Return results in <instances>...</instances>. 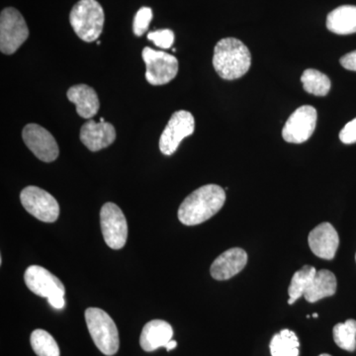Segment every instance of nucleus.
<instances>
[{
	"label": "nucleus",
	"mask_w": 356,
	"mask_h": 356,
	"mask_svg": "<svg viewBox=\"0 0 356 356\" xmlns=\"http://www.w3.org/2000/svg\"><path fill=\"white\" fill-rule=\"evenodd\" d=\"M226 193L221 186L207 184L192 192L178 209V219L186 226H196L207 221L222 209Z\"/></svg>",
	"instance_id": "f257e3e1"
},
{
	"label": "nucleus",
	"mask_w": 356,
	"mask_h": 356,
	"mask_svg": "<svg viewBox=\"0 0 356 356\" xmlns=\"http://www.w3.org/2000/svg\"><path fill=\"white\" fill-rule=\"evenodd\" d=\"M250 65V51L242 41L225 38L218 42L214 49L213 67L222 79L227 81L240 79L247 74Z\"/></svg>",
	"instance_id": "f03ea898"
},
{
	"label": "nucleus",
	"mask_w": 356,
	"mask_h": 356,
	"mask_svg": "<svg viewBox=\"0 0 356 356\" xmlns=\"http://www.w3.org/2000/svg\"><path fill=\"white\" fill-rule=\"evenodd\" d=\"M70 22L77 36L90 43L102 35L104 11L96 0H79L70 11Z\"/></svg>",
	"instance_id": "7ed1b4c3"
},
{
	"label": "nucleus",
	"mask_w": 356,
	"mask_h": 356,
	"mask_svg": "<svg viewBox=\"0 0 356 356\" xmlns=\"http://www.w3.org/2000/svg\"><path fill=\"white\" fill-rule=\"evenodd\" d=\"M86 322L98 350L107 356L117 353L120 344L118 330L108 314L99 308L86 309Z\"/></svg>",
	"instance_id": "20e7f679"
},
{
	"label": "nucleus",
	"mask_w": 356,
	"mask_h": 356,
	"mask_svg": "<svg viewBox=\"0 0 356 356\" xmlns=\"http://www.w3.org/2000/svg\"><path fill=\"white\" fill-rule=\"evenodd\" d=\"M29 36L26 21L17 9H3L0 15V51L13 55Z\"/></svg>",
	"instance_id": "39448f33"
},
{
	"label": "nucleus",
	"mask_w": 356,
	"mask_h": 356,
	"mask_svg": "<svg viewBox=\"0 0 356 356\" xmlns=\"http://www.w3.org/2000/svg\"><path fill=\"white\" fill-rule=\"evenodd\" d=\"M142 57L146 64L147 83L152 86H163L177 76L178 60L175 56L146 47Z\"/></svg>",
	"instance_id": "423d86ee"
},
{
	"label": "nucleus",
	"mask_w": 356,
	"mask_h": 356,
	"mask_svg": "<svg viewBox=\"0 0 356 356\" xmlns=\"http://www.w3.org/2000/svg\"><path fill=\"white\" fill-rule=\"evenodd\" d=\"M100 225L105 243L113 250H120L128 238V224L125 215L116 204L108 202L100 211Z\"/></svg>",
	"instance_id": "0eeeda50"
},
{
	"label": "nucleus",
	"mask_w": 356,
	"mask_h": 356,
	"mask_svg": "<svg viewBox=\"0 0 356 356\" xmlns=\"http://www.w3.org/2000/svg\"><path fill=\"white\" fill-rule=\"evenodd\" d=\"M23 207L40 221L54 222L60 215V205L54 196L37 186L25 187L20 194Z\"/></svg>",
	"instance_id": "6e6552de"
},
{
	"label": "nucleus",
	"mask_w": 356,
	"mask_h": 356,
	"mask_svg": "<svg viewBox=\"0 0 356 356\" xmlns=\"http://www.w3.org/2000/svg\"><path fill=\"white\" fill-rule=\"evenodd\" d=\"M195 130V120L191 112L179 110L170 117L168 125L159 139V149L165 156H172L180 143Z\"/></svg>",
	"instance_id": "1a4fd4ad"
},
{
	"label": "nucleus",
	"mask_w": 356,
	"mask_h": 356,
	"mask_svg": "<svg viewBox=\"0 0 356 356\" xmlns=\"http://www.w3.org/2000/svg\"><path fill=\"white\" fill-rule=\"evenodd\" d=\"M317 110L309 105L299 107L288 118L282 130L283 139L287 143L302 144L307 142L316 129Z\"/></svg>",
	"instance_id": "9d476101"
},
{
	"label": "nucleus",
	"mask_w": 356,
	"mask_h": 356,
	"mask_svg": "<svg viewBox=\"0 0 356 356\" xmlns=\"http://www.w3.org/2000/svg\"><path fill=\"white\" fill-rule=\"evenodd\" d=\"M26 146L40 161L51 163L58 159L60 149L54 136L38 124H28L23 129Z\"/></svg>",
	"instance_id": "9b49d317"
},
{
	"label": "nucleus",
	"mask_w": 356,
	"mask_h": 356,
	"mask_svg": "<svg viewBox=\"0 0 356 356\" xmlns=\"http://www.w3.org/2000/svg\"><path fill=\"white\" fill-rule=\"evenodd\" d=\"M26 286L34 294L44 298L64 296L65 289L62 281L44 267L31 266L26 269L24 274Z\"/></svg>",
	"instance_id": "f8f14e48"
},
{
	"label": "nucleus",
	"mask_w": 356,
	"mask_h": 356,
	"mask_svg": "<svg viewBox=\"0 0 356 356\" xmlns=\"http://www.w3.org/2000/svg\"><path fill=\"white\" fill-rule=\"evenodd\" d=\"M309 247L318 257L332 261L339 245V234L330 222H322L312 229L308 236Z\"/></svg>",
	"instance_id": "ddd939ff"
},
{
	"label": "nucleus",
	"mask_w": 356,
	"mask_h": 356,
	"mask_svg": "<svg viewBox=\"0 0 356 356\" xmlns=\"http://www.w3.org/2000/svg\"><path fill=\"white\" fill-rule=\"evenodd\" d=\"M248 264V254L241 248H233L222 252L211 266L210 273L214 280H231L241 273Z\"/></svg>",
	"instance_id": "4468645a"
},
{
	"label": "nucleus",
	"mask_w": 356,
	"mask_h": 356,
	"mask_svg": "<svg viewBox=\"0 0 356 356\" xmlns=\"http://www.w3.org/2000/svg\"><path fill=\"white\" fill-rule=\"evenodd\" d=\"M116 140V130L108 122L89 120L81 130V143L89 151L98 152L109 147Z\"/></svg>",
	"instance_id": "2eb2a0df"
},
{
	"label": "nucleus",
	"mask_w": 356,
	"mask_h": 356,
	"mask_svg": "<svg viewBox=\"0 0 356 356\" xmlns=\"http://www.w3.org/2000/svg\"><path fill=\"white\" fill-rule=\"evenodd\" d=\"M173 330L172 325L163 320H153L145 325L140 337V348L152 353L159 348H165L172 341Z\"/></svg>",
	"instance_id": "dca6fc26"
},
{
	"label": "nucleus",
	"mask_w": 356,
	"mask_h": 356,
	"mask_svg": "<svg viewBox=\"0 0 356 356\" xmlns=\"http://www.w3.org/2000/svg\"><path fill=\"white\" fill-rule=\"evenodd\" d=\"M67 99L76 106L81 118L90 119L97 114L100 103L95 89L86 84H77L67 90Z\"/></svg>",
	"instance_id": "f3484780"
},
{
	"label": "nucleus",
	"mask_w": 356,
	"mask_h": 356,
	"mask_svg": "<svg viewBox=\"0 0 356 356\" xmlns=\"http://www.w3.org/2000/svg\"><path fill=\"white\" fill-rule=\"evenodd\" d=\"M337 287L336 275L327 269H321L311 280L304 294V298L309 303H316L327 297L334 296Z\"/></svg>",
	"instance_id": "a211bd4d"
},
{
	"label": "nucleus",
	"mask_w": 356,
	"mask_h": 356,
	"mask_svg": "<svg viewBox=\"0 0 356 356\" xmlns=\"http://www.w3.org/2000/svg\"><path fill=\"white\" fill-rule=\"evenodd\" d=\"M327 27L337 35H350L356 33V6H343L329 13Z\"/></svg>",
	"instance_id": "6ab92c4d"
},
{
	"label": "nucleus",
	"mask_w": 356,
	"mask_h": 356,
	"mask_svg": "<svg viewBox=\"0 0 356 356\" xmlns=\"http://www.w3.org/2000/svg\"><path fill=\"white\" fill-rule=\"evenodd\" d=\"M299 346L298 337L287 329L274 334L269 344L273 356H299Z\"/></svg>",
	"instance_id": "aec40b11"
},
{
	"label": "nucleus",
	"mask_w": 356,
	"mask_h": 356,
	"mask_svg": "<svg viewBox=\"0 0 356 356\" xmlns=\"http://www.w3.org/2000/svg\"><path fill=\"white\" fill-rule=\"evenodd\" d=\"M316 273H317V269L310 266H303L300 270L295 273L291 283H290V286L288 288V295H289L288 304L289 305H292L297 300L304 296L307 288H308Z\"/></svg>",
	"instance_id": "412c9836"
},
{
	"label": "nucleus",
	"mask_w": 356,
	"mask_h": 356,
	"mask_svg": "<svg viewBox=\"0 0 356 356\" xmlns=\"http://www.w3.org/2000/svg\"><path fill=\"white\" fill-rule=\"evenodd\" d=\"M303 88L307 92L316 96H325L331 90L329 77L317 70L309 69L301 76Z\"/></svg>",
	"instance_id": "4be33fe9"
},
{
	"label": "nucleus",
	"mask_w": 356,
	"mask_h": 356,
	"mask_svg": "<svg viewBox=\"0 0 356 356\" xmlns=\"http://www.w3.org/2000/svg\"><path fill=\"white\" fill-rule=\"evenodd\" d=\"M332 336L339 348L353 353L356 350V321L350 318L337 324L332 330Z\"/></svg>",
	"instance_id": "5701e85b"
},
{
	"label": "nucleus",
	"mask_w": 356,
	"mask_h": 356,
	"mask_svg": "<svg viewBox=\"0 0 356 356\" xmlns=\"http://www.w3.org/2000/svg\"><path fill=\"white\" fill-rule=\"evenodd\" d=\"M30 343L34 353L38 356H60L57 341L48 332L36 330L32 332Z\"/></svg>",
	"instance_id": "b1692460"
},
{
	"label": "nucleus",
	"mask_w": 356,
	"mask_h": 356,
	"mask_svg": "<svg viewBox=\"0 0 356 356\" xmlns=\"http://www.w3.org/2000/svg\"><path fill=\"white\" fill-rule=\"evenodd\" d=\"M153 19V10L149 7H142L134 18L133 31L136 36H143L147 32Z\"/></svg>",
	"instance_id": "393cba45"
},
{
	"label": "nucleus",
	"mask_w": 356,
	"mask_h": 356,
	"mask_svg": "<svg viewBox=\"0 0 356 356\" xmlns=\"http://www.w3.org/2000/svg\"><path fill=\"white\" fill-rule=\"evenodd\" d=\"M147 39L154 42V44L159 48L170 49L175 42V34L172 30H158V31L149 33Z\"/></svg>",
	"instance_id": "a878e982"
},
{
	"label": "nucleus",
	"mask_w": 356,
	"mask_h": 356,
	"mask_svg": "<svg viewBox=\"0 0 356 356\" xmlns=\"http://www.w3.org/2000/svg\"><path fill=\"white\" fill-rule=\"evenodd\" d=\"M339 139L346 145L356 143V118L344 126L339 133Z\"/></svg>",
	"instance_id": "bb28decb"
},
{
	"label": "nucleus",
	"mask_w": 356,
	"mask_h": 356,
	"mask_svg": "<svg viewBox=\"0 0 356 356\" xmlns=\"http://www.w3.org/2000/svg\"><path fill=\"white\" fill-rule=\"evenodd\" d=\"M339 62H341V65H343L344 69L356 72V51L346 54L341 58Z\"/></svg>",
	"instance_id": "cd10ccee"
},
{
	"label": "nucleus",
	"mask_w": 356,
	"mask_h": 356,
	"mask_svg": "<svg viewBox=\"0 0 356 356\" xmlns=\"http://www.w3.org/2000/svg\"><path fill=\"white\" fill-rule=\"evenodd\" d=\"M48 301L49 304L55 309H63L65 305L64 296L53 297V298L48 299Z\"/></svg>",
	"instance_id": "c85d7f7f"
},
{
	"label": "nucleus",
	"mask_w": 356,
	"mask_h": 356,
	"mask_svg": "<svg viewBox=\"0 0 356 356\" xmlns=\"http://www.w3.org/2000/svg\"><path fill=\"white\" fill-rule=\"evenodd\" d=\"M177 341H172H172H170V343L166 344V346H165L166 350L170 351V350H175V348H177Z\"/></svg>",
	"instance_id": "c756f323"
},
{
	"label": "nucleus",
	"mask_w": 356,
	"mask_h": 356,
	"mask_svg": "<svg viewBox=\"0 0 356 356\" xmlns=\"http://www.w3.org/2000/svg\"><path fill=\"white\" fill-rule=\"evenodd\" d=\"M318 356H332V355H327V353H324V355H318Z\"/></svg>",
	"instance_id": "7c9ffc66"
},
{
	"label": "nucleus",
	"mask_w": 356,
	"mask_h": 356,
	"mask_svg": "<svg viewBox=\"0 0 356 356\" xmlns=\"http://www.w3.org/2000/svg\"><path fill=\"white\" fill-rule=\"evenodd\" d=\"M313 317L314 318H318V314H314Z\"/></svg>",
	"instance_id": "2f4dec72"
},
{
	"label": "nucleus",
	"mask_w": 356,
	"mask_h": 356,
	"mask_svg": "<svg viewBox=\"0 0 356 356\" xmlns=\"http://www.w3.org/2000/svg\"><path fill=\"white\" fill-rule=\"evenodd\" d=\"M99 122H105L104 121V118H103V117H102V118H100V121Z\"/></svg>",
	"instance_id": "473e14b6"
},
{
	"label": "nucleus",
	"mask_w": 356,
	"mask_h": 356,
	"mask_svg": "<svg viewBox=\"0 0 356 356\" xmlns=\"http://www.w3.org/2000/svg\"><path fill=\"white\" fill-rule=\"evenodd\" d=\"M355 261H356V254H355Z\"/></svg>",
	"instance_id": "72a5a7b5"
}]
</instances>
